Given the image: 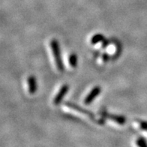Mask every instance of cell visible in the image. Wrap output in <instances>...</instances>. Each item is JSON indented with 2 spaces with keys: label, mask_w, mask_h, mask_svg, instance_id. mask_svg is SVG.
Instances as JSON below:
<instances>
[{
  "label": "cell",
  "mask_w": 147,
  "mask_h": 147,
  "mask_svg": "<svg viewBox=\"0 0 147 147\" xmlns=\"http://www.w3.org/2000/svg\"><path fill=\"white\" fill-rule=\"evenodd\" d=\"M51 50L56 68L59 71H62L63 65H62V59H61L59 47V44L56 39H53L51 41Z\"/></svg>",
  "instance_id": "1"
},
{
  "label": "cell",
  "mask_w": 147,
  "mask_h": 147,
  "mask_svg": "<svg viewBox=\"0 0 147 147\" xmlns=\"http://www.w3.org/2000/svg\"><path fill=\"white\" fill-rule=\"evenodd\" d=\"M63 109L65 111H68V112L74 113V114H78L80 116H84L86 119H93L94 116L92 113H89L86 110H83V108L78 107L77 105H74V104H71V103H66L63 106Z\"/></svg>",
  "instance_id": "2"
},
{
  "label": "cell",
  "mask_w": 147,
  "mask_h": 147,
  "mask_svg": "<svg viewBox=\"0 0 147 147\" xmlns=\"http://www.w3.org/2000/svg\"><path fill=\"white\" fill-rule=\"evenodd\" d=\"M101 91V89L99 86H95L85 98V99H84V104H85V105H89V104H91V103L94 101V99L98 96V95L100 94Z\"/></svg>",
  "instance_id": "3"
},
{
  "label": "cell",
  "mask_w": 147,
  "mask_h": 147,
  "mask_svg": "<svg viewBox=\"0 0 147 147\" xmlns=\"http://www.w3.org/2000/svg\"><path fill=\"white\" fill-rule=\"evenodd\" d=\"M68 91V85H63L62 87L60 88V89L59 90V92H57L56 96L54 97L53 98V104L55 105H58L62 100L63 99L65 95L67 94Z\"/></svg>",
  "instance_id": "4"
},
{
  "label": "cell",
  "mask_w": 147,
  "mask_h": 147,
  "mask_svg": "<svg viewBox=\"0 0 147 147\" xmlns=\"http://www.w3.org/2000/svg\"><path fill=\"white\" fill-rule=\"evenodd\" d=\"M103 118L105 119H108L111 120L112 122H115L116 124L118 125H124L125 122V119L123 116H116V115H111V114H107L106 113H102Z\"/></svg>",
  "instance_id": "5"
},
{
  "label": "cell",
  "mask_w": 147,
  "mask_h": 147,
  "mask_svg": "<svg viewBox=\"0 0 147 147\" xmlns=\"http://www.w3.org/2000/svg\"><path fill=\"white\" fill-rule=\"evenodd\" d=\"M106 48L107 51V54L110 56H115L116 55H118L119 53V47L116 42H109Z\"/></svg>",
  "instance_id": "6"
},
{
  "label": "cell",
  "mask_w": 147,
  "mask_h": 147,
  "mask_svg": "<svg viewBox=\"0 0 147 147\" xmlns=\"http://www.w3.org/2000/svg\"><path fill=\"white\" fill-rule=\"evenodd\" d=\"M27 89L29 94L33 95L37 91V83L33 76H29L27 79Z\"/></svg>",
  "instance_id": "7"
},
{
  "label": "cell",
  "mask_w": 147,
  "mask_h": 147,
  "mask_svg": "<svg viewBox=\"0 0 147 147\" xmlns=\"http://www.w3.org/2000/svg\"><path fill=\"white\" fill-rule=\"evenodd\" d=\"M105 41V37L103 36L102 35L96 34V35H95L94 36H92L90 42H91L92 45H99V44H102Z\"/></svg>",
  "instance_id": "8"
},
{
  "label": "cell",
  "mask_w": 147,
  "mask_h": 147,
  "mask_svg": "<svg viewBox=\"0 0 147 147\" xmlns=\"http://www.w3.org/2000/svg\"><path fill=\"white\" fill-rule=\"evenodd\" d=\"M133 125L135 128L141 130V131H147V122L140 121V120H135L133 122Z\"/></svg>",
  "instance_id": "9"
},
{
  "label": "cell",
  "mask_w": 147,
  "mask_h": 147,
  "mask_svg": "<svg viewBox=\"0 0 147 147\" xmlns=\"http://www.w3.org/2000/svg\"><path fill=\"white\" fill-rule=\"evenodd\" d=\"M68 63L71 68H75L78 64V57L74 53H72L68 57Z\"/></svg>",
  "instance_id": "10"
},
{
  "label": "cell",
  "mask_w": 147,
  "mask_h": 147,
  "mask_svg": "<svg viewBox=\"0 0 147 147\" xmlns=\"http://www.w3.org/2000/svg\"><path fill=\"white\" fill-rule=\"evenodd\" d=\"M109 59H110V56L107 53H104V54L101 55L100 58L98 59V62L100 64H105L109 61Z\"/></svg>",
  "instance_id": "11"
},
{
  "label": "cell",
  "mask_w": 147,
  "mask_h": 147,
  "mask_svg": "<svg viewBox=\"0 0 147 147\" xmlns=\"http://www.w3.org/2000/svg\"><path fill=\"white\" fill-rule=\"evenodd\" d=\"M137 145L139 147H147L146 143L145 140H143V139L140 138L137 140Z\"/></svg>",
  "instance_id": "12"
}]
</instances>
